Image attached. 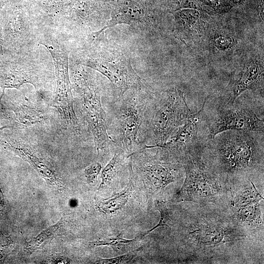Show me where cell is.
<instances>
[{"label":"cell","mask_w":264,"mask_h":264,"mask_svg":"<svg viewBox=\"0 0 264 264\" xmlns=\"http://www.w3.org/2000/svg\"><path fill=\"white\" fill-rule=\"evenodd\" d=\"M152 99L146 85L130 89L117 98L102 97L108 134L117 149L128 157L152 148Z\"/></svg>","instance_id":"obj_1"},{"label":"cell","mask_w":264,"mask_h":264,"mask_svg":"<svg viewBox=\"0 0 264 264\" xmlns=\"http://www.w3.org/2000/svg\"><path fill=\"white\" fill-rule=\"evenodd\" d=\"M69 61L98 71L110 81L111 97L146 85L133 68L128 51L114 41L105 39L104 32L88 39L70 51Z\"/></svg>","instance_id":"obj_2"},{"label":"cell","mask_w":264,"mask_h":264,"mask_svg":"<svg viewBox=\"0 0 264 264\" xmlns=\"http://www.w3.org/2000/svg\"><path fill=\"white\" fill-rule=\"evenodd\" d=\"M74 104L78 114L92 134L98 156H105L116 147L107 131L102 97L107 94L103 79L91 68L69 62Z\"/></svg>","instance_id":"obj_3"},{"label":"cell","mask_w":264,"mask_h":264,"mask_svg":"<svg viewBox=\"0 0 264 264\" xmlns=\"http://www.w3.org/2000/svg\"><path fill=\"white\" fill-rule=\"evenodd\" d=\"M1 103L5 88L19 89L25 84L33 85L36 92L44 94L54 89L55 75L51 55L42 45L27 52L0 56Z\"/></svg>","instance_id":"obj_4"},{"label":"cell","mask_w":264,"mask_h":264,"mask_svg":"<svg viewBox=\"0 0 264 264\" xmlns=\"http://www.w3.org/2000/svg\"><path fill=\"white\" fill-rule=\"evenodd\" d=\"M39 44L50 53L53 64L56 88L51 106L56 108L64 128L76 136H81L82 126L74 107L71 81L69 74L68 43L52 30L41 29Z\"/></svg>","instance_id":"obj_5"},{"label":"cell","mask_w":264,"mask_h":264,"mask_svg":"<svg viewBox=\"0 0 264 264\" xmlns=\"http://www.w3.org/2000/svg\"><path fill=\"white\" fill-rule=\"evenodd\" d=\"M183 92L177 88L153 95L151 121L153 148L161 147L192 114Z\"/></svg>","instance_id":"obj_6"},{"label":"cell","mask_w":264,"mask_h":264,"mask_svg":"<svg viewBox=\"0 0 264 264\" xmlns=\"http://www.w3.org/2000/svg\"><path fill=\"white\" fill-rule=\"evenodd\" d=\"M249 132H223L217 141V152L222 166L229 173L247 171L254 167L260 155L259 144Z\"/></svg>","instance_id":"obj_7"},{"label":"cell","mask_w":264,"mask_h":264,"mask_svg":"<svg viewBox=\"0 0 264 264\" xmlns=\"http://www.w3.org/2000/svg\"><path fill=\"white\" fill-rule=\"evenodd\" d=\"M4 28H0L3 47L6 45L9 54H20L31 51L40 44V27L33 18L26 3L13 6L3 18Z\"/></svg>","instance_id":"obj_8"},{"label":"cell","mask_w":264,"mask_h":264,"mask_svg":"<svg viewBox=\"0 0 264 264\" xmlns=\"http://www.w3.org/2000/svg\"><path fill=\"white\" fill-rule=\"evenodd\" d=\"M119 24H127L145 35L153 33L157 27L158 21L143 0H119L107 24L95 32V35L98 36L107 28Z\"/></svg>","instance_id":"obj_9"},{"label":"cell","mask_w":264,"mask_h":264,"mask_svg":"<svg viewBox=\"0 0 264 264\" xmlns=\"http://www.w3.org/2000/svg\"><path fill=\"white\" fill-rule=\"evenodd\" d=\"M214 187L216 183L213 174L198 158H193L187 162L185 181L178 198L197 202L215 194Z\"/></svg>","instance_id":"obj_10"},{"label":"cell","mask_w":264,"mask_h":264,"mask_svg":"<svg viewBox=\"0 0 264 264\" xmlns=\"http://www.w3.org/2000/svg\"><path fill=\"white\" fill-rule=\"evenodd\" d=\"M209 130V138L214 139L219 134L227 131L263 132L264 123L254 111L249 109L223 110L217 114Z\"/></svg>","instance_id":"obj_11"},{"label":"cell","mask_w":264,"mask_h":264,"mask_svg":"<svg viewBox=\"0 0 264 264\" xmlns=\"http://www.w3.org/2000/svg\"><path fill=\"white\" fill-rule=\"evenodd\" d=\"M0 143L8 150L29 163L49 183L59 186L60 178L51 164L42 157L32 144L2 132L0 129Z\"/></svg>","instance_id":"obj_12"},{"label":"cell","mask_w":264,"mask_h":264,"mask_svg":"<svg viewBox=\"0 0 264 264\" xmlns=\"http://www.w3.org/2000/svg\"><path fill=\"white\" fill-rule=\"evenodd\" d=\"M142 160L138 166V171L145 181L155 189L164 188L175 181L178 169L171 163L157 159L146 158Z\"/></svg>","instance_id":"obj_13"},{"label":"cell","mask_w":264,"mask_h":264,"mask_svg":"<svg viewBox=\"0 0 264 264\" xmlns=\"http://www.w3.org/2000/svg\"><path fill=\"white\" fill-rule=\"evenodd\" d=\"M202 108L196 113L192 114L168 140L159 147L166 153L176 154L187 151L196 143L197 138L200 116L204 109Z\"/></svg>","instance_id":"obj_14"},{"label":"cell","mask_w":264,"mask_h":264,"mask_svg":"<svg viewBox=\"0 0 264 264\" xmlns=\"http://www.w3.org/2000/svg\"><path fill=\"white\" fill-rule=\"evenodd\" d=\"M10 109L14 114L11 126L17 128L30 127L48 118L44 110L24 103H15Z\"/></svg>","instance_id":"obj_15"},{"label":"cell","mask_w":264,"mask_h":264,"mask_svg":"<svg viewBox=\"0 0 264 264\" xmlns=\"http://www.w3.org/2000/svg\"><path fill=\"white\" fill-rule=\"evenodd\" d=\"M189 234L199 245L215 246L224 241L227 232L218 224L202 223L193 228Z\"/></svg>","instance_id":"obj_16"},{"label":"cell","mask_w":264,"mask_h":264,"mask_svg":"<svg viewBox=\"0 0 264 264\" xmlns=\"http://www.w3.org/2000/svg\"><path fill=\"white\" fill-rule=\"evenodd\" d=\"M130 180L125 189L115 196L108 199L99 201L97 203V208L102 213L106 214H112L123 208L128 200L133 188V176L132 162L129 166Z\"/></svg>","instance_id":"obj_17"},{"label":"cell","mask_w":264,"mask_h":264,"mask_svg":"<svg viewBox=\"0 0 264 264\" xmlns=\"http://www.w3.org/2000/svg\"><path fill=\"white\" fill-rule=\"evenodd\" d=\"M128 156L121 150L116 151L101 173V182L98 190L110 184L122 168L124 161Z\"/></svg>","instance_id":"obj_18"},{"label":"cell","mask_w":264,"mask_h":264,"mask_svg":"<svg viewBox=\"0 0 264 264\" xmlns=\"http://www.w3.org/2000/svg\"><path fill=\"white\" fill-rule=\"evenodd\" d=\"M62 230V220L39 234L37 237L26 243L25 250L32 253L45 246L54 238L59 235Z\"/></svg>","instance_id":"obj_19"},{"label":"cell","mask_w":264,"mask_h":264,"mask_svg":"<svg viewBox=\"0 0 264 264\" xmlns=\"http://www.w3.org/2000/svg\"><path fill=\"white\" fill-rule=\"evenodd\" d=\"M141 237L138 236L132 240H127L123 238L120 234L112 237H109L104 239L90 242V247L98 246H109L116 252H123L131 248Z\"/></svg>","instance_id":"obj_20"},{"label":"cell","mask_w":264,"mask_h":264,"mask_svg":"<svg viewBox=\"0 0 264 264\" xmlns=\"http://www.w3.org/2000/svg\"><path fill=\"white\" fill-rule=\"evenodd\" d=\"M252 186L239 193L234 198L233 206L238 209L251 204L259 203L264 198L257 191L254 184L250 181Z\"/></svg>","instance_id":"obj_21"},{"label":"cell","mask_w":264,"mask_h":264,"mask_svg":"<svg viewBox=\"0 0 264 264\" xmlns=\"http://www.w3.org/2000/svg\"><path fill=\"white\" fill-rule=\"evenodd\" d=\"M259 203H253L237 209V218L239 220L249 224L257 221L260 215Z\"/></svg>","instance_id":"obj_22"},{"label":"cell","mask_w":264,"mask_h":264,"mask_svg":"<svg viewBox=\"0 0 264 264\" xmlns=\"http://www.w3.org/2000/svg\"><path fill=\"white\" fill-rule=\"evenodd\" d=\"M155 206L156 209L160 212V217L159 221L158 224L154 227L142 234L141 236V238L158 227L163 226H169L171 224L172 220L171 216L165 203L164 201L157 200L155 201Z\"/></svg>","instance_id":"obj_23"},{"label":"cell","mask_w":264,"mask_h":264,"mask_svg":"<svg viewBox=\"0 0 264 264\" xmlns=\"http://www.w3.org/2000/svg\"><path fill=\"white\" fill-rule=\"evenodd\" d=\"M142 247H139L135 250L130 251L128 253L120 255L114 258L109 259L100 258L98 260L97 263L104 264H125L131 261L141 250Z\"/></svg>","instance_id":"obj_24"},{"label":"cell","mask_w":264,"mask_h":264,"mask_svg":"<svg viewBox=\"0 0 264 264\" xmlns=\"http://www.w3.org/2000/svg\"><path fill=\"white\" fill-rule=\"evenodd\" d=\"M102 169L101 164L95 162L88 166L85 170V175L88 183H92L96 180Z\"/></svg>","instance_id":"obj_25"},{"label":"cell","mask_w":264,"mask_h":264,"mask_svg":"<svg viewBox=\"0 0 264 264\" xmlns=\"http://www.w3.org/2000/svg\"><path fill=\"white\" fill-rule=\"evenodd\" d=\"M3 208H4V199H3L2 193L0 188V213L2 211Z\"/></svg>","instance_id":"obj_26"},{"label":"cell","mask_w":264,"mask_h":264,"mask_svg":"<svg viewBox=\"0 0 264 264\" xmlns=\"http://www.w3.org/2000/svg\"><path fill=\"white\" fill-rule=\"evenodd\" d=\"M2 1V0H0V6L1 4Z\"/></svg>","instance_id":"obj_27"}]
</instances>
